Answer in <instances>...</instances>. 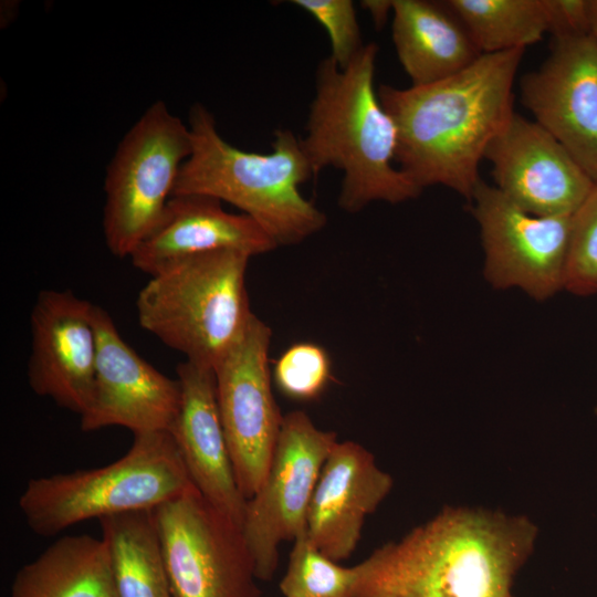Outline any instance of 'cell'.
I'll return each mask as SVG.
<instances>
[{
	"instance_id": "obj_17",
	"label": "cell",
	"mask_w": 597,
	"mask_h": 597,
	"mask_svg": "<svg viewBox=\"0 0 597 597\" xmlns=\"http://www.w3.org/2000/svg\"><path fill=\"white\" fill-rule=\"evenodd\" d=\"M181 389L178 415L169 432L200 494L242 524L247 499L241 493L223 432L212 368L185 360L177 368Z\"/></svg>"
},
{
	"instance_id": "obj_28",
	"label": "cell",
	"mask_w": 597,
	"mask_h": 597,
	"mask_svg": "<svg viewBox=\"0 0 597 597\" xmlns=\"http://www.w3.org/2000/svg\"><path fill=\"white\" fill-rule=\"evenodd\" d=\"M589 34L597 41V0H588Z\"/></svg>"
},
{
	"instance_id": "obj_26",
	"label": "cell",
	"mask_w": 597,
	"mask_h": 597,
	"mask_svg": "<svg viewBox=\"0 0 597 597\" xmlns=\"http://www.w3.org/2000/svg\"><path fill=\"white\" fill-rule=\"evenodd\" d=\"M327 32L331 57L345 69L364 48L355 4L352 0H292Z\"/></svg>"
},
{
	"instance_id": "obj_16",
	"label": "cell",
	"mask_w": 597,
	"mask_h": 597,
	"mask_svg": "<svg viewBox=\"0 0 597 597\" xmlns=\"http://www.w3.org/2000/svg\"><path fill=\"white\" fill-rule=\"evenodd\" d=\"M394 485L362 444L337 441L317 480L306 517V535L326 556L341 562L356 549L366 517Z\"/></svg>"
},
{
	"instance_id": "obj_29",
	"label": "cell",
	"mask_w": 597,
	"mask_h": 597,
	"mask_svg": "<svg viewBox=\"0 0 597 597\" xmlns=\"http://www.w3.org/2000/svg\"><path fill=\"white\" fill-rule=\"evenodd\" d=\"M595 413H596V416H597V406H596V408H595Z\"/></svg>"
},
{
	"instance_id": "obj_23",
	"label": "cell",
	"mask_w": 597,
	"mask_h": 597,
	"mask_svg": "<svg viewBox=\"0 0 597 597\" xmlns=\"http://www.w3.org/2000/svg\"><path fill=\"white\" fill-rule=\"evenodd\" d=\"M357 566L344 567L321 552L306 532L293 541L279 588L284 597H353Z\"/></svg>"
},
{
	"instance_id": "obj_9",
	"label": "cell",
	"mask_w": 597,
	"mask_h": 597,
	"mask_svg": "<svg viewBox=\"0 0 597 597\" xmlns=\"http://www.w3.org/2000/svg\"><path fill=\"white\" fill-rule=\"evenodd\" d=\"M337 441L335 432L318 428L304 411L284 415L268 472L247 500L241 524L258 579L274 576L281 543L306 532L317 480Z\"/></svg>"
},
{
	"instance_id": "obj_15",
	"label": "cell",
	"mask_w": 597,
	"mask_h": 597,
	"mask_svg": "<svg viewBox=\"0 0 597 597\" xmlns=\"http://www.w3.org/2000/svg\"><path fill=\"white\" fill-rule=\"evenodd\" d=\"M484 158L491 163L495 187L538 217H572L595 185L547 130L516 113Z\"/></svg>"
},
{
	"instance_id": "obj_13",
	"label": "cell",
	"mask_w": 597,
	"mask_h": 597,
	"mask_svg": "<svg viewBox=\"0 0 597 597\" xmlns=\"http://www.w3.org/2000/svg\"><path fill=\"white\" fill-rule=\"evenodd\" d=\"M97 359L92 399L80 416L84 432L124 427L134 434L169 431L179 411L178 379L161 374L122 337L112 316L95 305Z\"/></svg>"
},
{
	"instance_id": "obj_27",
	"label": "cell",
	"mask_w": 597,
	"mask_h": 597,
	"mask_svg": "<svg viewBox=\"0 0 597 597\" xmlns=\"http://www.w3.org/2000/svg\"><path fill=\"white\" fill-rule=\"evenodd\" d=\"M363 7L371 13L376 27L380 28L391 12V0H367L362 2Z\"/></svg>"
},
{
	"instance_id": "obj_19",
	"label": "cell",
	"mask_w": 597,
	"mask_h": 597,
	"mask_svg": "<svg viewBox=\"0 0 597 597\" xmlns=\"http://www.w3.org/2000/svg\"><path fill=\"white\" fill-rule=\"evenodd\" d=\"M391 12L392 42L411 86L453 76L482 55L447 1L391 0Z\"/></svg>"
},
{
	"instance_id": "obj_4",
	"label": "cell",
	"mask_w": 597,
	"mask_h": 597,
	"mask_svg": "<svg viewBox=\"0 0 597 597\" xmlns=\"http://www.w3.org/2000/svg\"><path fill=\"white\" fill-rule=\"evenodd\" d=\"M191 153L174 195H205L252 218L277 245L297 244L321 231L326 216L301 193L315 178L298 138L289 128L274 132L272 151L250 153L228 143L213 114L195 103L187 122Z\"/></svg>"
},
{
	"instance_id": "obj_1",
	"label": "cell",
	"mask_w": 597,
	"mask_h": 597,
	"mask_svg": "<svg viewBox=\"0 0 597 597\" xmlns=\"http://www.w3.org/2000/svg\"><path fill=\"white\" fill-rule=\"evenodd\" d=\"M537 535L525 515L446 506L358 563L353 597H514Z\"/></svg>"
},
{
	"instance_id": "obj_6",
	"label": "cell",
	"mask_w": 597,
	"mask_h": 597,
	"mask_svg": "<svg viewBox=\"0 0 597 597\" xmlns=\"http://www.w3.org/2000/svg\"><path fill=\"white\" fill-rule=\"evenodd\" d=\"M250 258L230 250L197 254L150 276L136 298L139 325L186 360L214 370L253 314Z\"/></svg>"
},
{
	"instance_id": "obj_24",
	"label": "cell",
	"mask_w": 597,
	"mask_h": 597,
	"mask_svg": "<svg viewBox=\"0 0 597 597\" xmlns=\"http://www.w3.org/2000/svg\"><path fill=\"white\" fill-rule=\"evenodd\" d=\"M331 360L317 344L303 342L290 346L276 360L273 379L287 398L310 401L320 397L331 380Z\"/></svg>"
},
{
	"instance_id": "obj_18",
	"label": "cell",
	"mask_w": 597,
	"mask_h": 597,
	"mask_svg": "<svg viewBox=\"0 0 597 597\" xmlns=\"http://www.w3.org/2000/svg\"><path fill=\"white\" fill-rule=\"evenodd\" d=\"M276 247L252 218L226 211L220 200L174 195L157 227L129 258L136 269L153 276L197 254L230 250L254 256Z\"/></svg>"
},
{
	"instance_id": "obj_11",
	"label": "cell",
	"mask_w": 597,
	"mask_h": 597,
	"mask_svg": "<svg viewBox=\"0 0 597 597\" xmlns=\"http://www.w3.org/2000/svg\"><path fill=\"white\" fill-rule=\"evenodd\" d=\"M470 203L494 289H520L536 301L565 289L572 217L531 214L482 179Z\"/></svg>"
},
{
	"instance_id": "obj_5",
	"label": "cell",
	"mask_w": 597,
	"mask_h": 597,
	"mask_svg": "<svg viewBox=\"0 0 597 597\" xmlns=\"http://www.w3.org/2000/svg\"><path fill=\"white\" fill-rule=\"evenodd\" d=\"M193 490L172 436L156 431L134 434L129 450L107 465L30 479L18 505L29 528L50 537L91 519L151 511Z\"/></svg>"
},
{
	"instance_id": "obj_3",
	"label": "cell",
	"mask_w": 597,
	"mask_h": 597,
	"mask_svg": "<svg viewBox=\"0 0 597 597\" xmlns=\"http://www.w3.org/2000/svg\"><path fill=\"white\" fill-rule=\"evenodd\" d=\"M379 48L370 42L345 67L324 57L315 72L302 147L316 177L343 171L338 206L355 213L375 201L400 203L422 191L395 166L397 127L384 108L374 77Z\"/></svg>"
},
{
	"instance_id": "obj_2",
	"label": "cell",
	"mask_w": 597,
	"mask_h": 597,
	"mask_svg": "<svg viewBox=\"0 0 597 597\" xmlns=\"http://www.w3.org/2000/svg\"><path fill=\"white\" fill-rule=\"evenodd\" d=\"M524 51L482 54L429 85L378 87L397 127L396 163L411 182L421 190L444 186L471 201L480 161L515 113L513 85Z\"/></svg>"
},
{
	"instance_id": "obj_14",
	"label": "cell",
	"mask_w": 597,
	"mask_h": 597,
	"mask_svg": "<svg viewBox=\"0 0 597 597\" xmlns=\"http://www.w3.org/2000/svg\"><path fill=\"white\" fill-rule=\"evenodd\" d=\"M95 305L69 290H43L31 311L28 383L41 397L82 415L92 399L97 359Z\"/></svg>"
},
{
	"instance_id": "obj_12",
	"label": "cell",
	"mask_w": 597,
	"mask_h": 597,
	"mask_svg": "<svg viewBox=\"0 0 597 597\" xmlns=\"http://www.w3.org/2000/svg\"><path fill=\"white\" fill-rule=\"evenodd\" d=\"M523 105L597 184V41L553 38L548 56L520 82Z\"/></svg>"
},
{
	"instance_id": "obj_10",
	"label": "cell",
	"mask_w": 597,
	"mask_h": 597,
	"mask_svg": "<svg viewBox=\"0 0 597 597\" xmlns=\"http://www.w3.org/2000/svg\"><path fill=\"white\" fill-rule=\"evenodd\" d=\"M271 328L252 314L216 367V392L238 486L248 500L265 478L284 415L271 387Z\"/></svg>"
},
{
	"instance_id": "obj_22",
	"label": "cell",
	"mask_w": 597,
	"mask_h": 597,
	"mask_svg": "<svg viewBox=\"0 0 597 597\" xmlns=\"http://www.w3.org/2000/svg\"><path fill=\"white\" fill-rule=\"evenodd\" d=\"M482 54L525 50L554 29L553 0H446Z\"/></svg>"
},
{
	"instance_id": "obj_21",
	"label": "cell",
	"mask_w": 597,
	"mask_h": 597,
	"mask_svg": "<svg viewBox=\"0 0 597 597\" xmlns=\"http://www.w3.org/2000/svg\"><path fill=\"white\" fill-rule=\"evenodd\" d=\"M109 548L118 597H175L153 510L98 520Z\"/></svg>"
},
{
	"instance_id": "obj_8",
	"label": "cell",
	"mask_w": 597,
	"mask_h": 597,
	"mask_svg": "<svg viewBox=\"0 0 597 597\" xmlns=\"http://www.w3.org/2000/svg\"><path fill=\"white\" fill-rule=\"evenodd\" d=\"M175 597H261L241 525L198 490L153 510Z\"/></svg>"
},
{
	"instance_id": "obj_7",
	"label": "cell",
	"mask_w": 597,
	"mask_h": 597,
	"mask_svg": "<svg viewBox=\"0 0 597 597\" xmlns=\"http://www.w3.org/2000/svg\"><path fill=\"white\" fill-rule=\"evenodd\" d=\"M190 153L188 124L163 101L124 135L104 180L103 232L113 255L130 256L157 227Z\"/></svg>"
},
{
	"instance_id": "obj_25",
	"label": "cell",
	"mask_w": 597,
	"mask_h": 597,
	"mask_svg": "<svg viewBox=\"0 0 597 597\" xmlns=\"http://www.w3.org/2000/svg\"><path fill=\"white\" fill-rule=\"evenodd\" d=\"M564 290L578 296L597 293V184L572 216Z\"/></svg>"
},
{
	"instance_id": "obj_20",
	"label": "cell",
	"mask_w": 597,
	"mask_h": 597,
	"mask_svg": "<svg viewBox=\"0 0 597 597\" xmlns=\"http://www.w3.org/2000/svg\"><path fill=\"white\" fill-rule=\"evenodd\" d=\"M11 597H118L107 543L87 534L55 540L14 575Z\"/></svg>"
}]
</instances>
